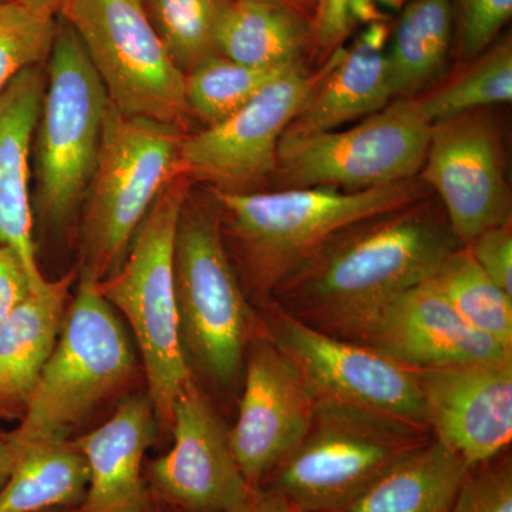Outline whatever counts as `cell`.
I'll list each match as a JSON object with an SVG mask.
<instances>
[{
    "instance_id": "obj_1",
    "label": "cell",
    "mask_w": 512,
    "mask_h": 512,
    "mask_svg": "<svg viewBox=\"0 0 512 512\" xmlns=\"http://www.w3.org/2000/svg\"><path fill=\"white\" fill-rule=\"evenodd\" d=\"M460 247L443 207L430 195L343 228L268 302L309 328L362 343L390 302L429 281Z\"/></svg>"
},
{
    "instance_id": "obj_2",
    "label": "cell",
    "mask_w": 512,
    "mask_h": 512,
    "mask_svg": "<svg viewBox=\"0 0 512 512\" xmlns=\"http://www.w3.org/2000/svg\"><path fill=\"white\" fill-rule=\"evenodd\" d=\"M210 192L239 281L256 308L343 228L433 195L420 175L363 191L249 192L212 187Z\"/></svg>"
},
{
    "instance_id": "obj_3",
    "label": "cell",
    "mask_w": 512,
    "mask_h": 512,
    "mask_svg": "<svg viewBox=\"0 0 512 512\" xmlns=\"http://www.w3.org/2000/svg\"><path fill=\"white\" fill-rule=\"evenodd\" d=\"M181 343L192 375L221 392L237 386L251 340L264 329L245 295L214 204L188 194L174 249Z\"/></svg>"
},
{
    "instance_id": "obj_4",
    "label": "cell",
    "mask_w": 512,
    "mask_h": 512,
    "mask_svg": "<svg viewBox=\"0 0 512 512\" xmlns=\"http://www.w3.org/2000/svg\"><path fill=\"white\" fill-rule=\"evenodd\" d=\"M137 365L116 309L104 298L99 281L80 271L55 349L12 430L16 446L70 440L74 427L130 384Z\"/></svg>"
},
{
    "instance_id": "obj_5",
    "label": "cell",
    "mask_w": 512,
    "mask_h": 512,
    "mask_svg": "<svg viewBox=\"0 0 512 512\" xmlns=\"http://www.w3.org/2000/svg\"><path fill=\"white\" fill-rule=\"evenodd\" d=\"M431 439L426 427L350 404L318 402L308 433L258 490L291 512L343 511Z\"/></svg>"
},
{
    "instance_id": "obj_6",
    "label": "cell",
    "mask_w": 512,
    "mask_h": 512,
    "mask_svg": "<svg viewBox=\"0 0 512 512\" xmlns=\"http://www.w3.org/2000/svg\"><path fill=\"white\" fill-rule=\"evenodd\" d=\"M188 194L190 178L178 174L144 218L119 271L99 282L137 340L147 396L165 433L178 396L194 377L181 343L174 282L175 235Z\"/></svg>"
},
{
    "instance_id": "obj_7",
    "label": "cell",
    "mask_w": 512,
    "mask_h": 512,
    "mask_svg": "<svg viewBox=\"0 0 512 512\" xmlns=\"http://www.w3.org/2000/svg\"><path fill=\"white\" fill-rule=\"evenodd\" d=\"M184 128L110 106L87 191L82 268L96 281L116 274L161 192L180 173Z\"/></svg>"
},
{
    "instance_id": "obj_8",
    "label": "cell",
    "mask_w": 512,
    "mask_h": 512,
    "mask_svg": "<svg viewBox=\"0 0 512 512\" xmlns=\"http://www.w3.org/2000/svg\"><path fill=\"white\" fill-rule=\"evenodd\" d=\"M33 137L40 220L62 228L92 184L110 99L72 26L59 16Z\"/></svg>"
},
{
    "instance_id": "obj_9",
    "label": "cell",
    "mask_w": 512,
    "mask_h": 512,
    "mask_svg": "<svg viewBox=\"0 0 512 512\" xmlns=\"http://www.w3.org/2000/svg\"><path fill=\"white\" fill-rule=\"evenodd\" d=\"M431 121L417 97L397 99L355 124L284 134L274 177L279 188L363 191L419 177Z\"/></svg>"
},
{
    "instance_id": "obj_10",
    "label": "cell",
    "mask_w": 512,
    "mask_h": 512,
    "mask_svg": "<svg viewBox=\"0 0 512 512\" xmlns=\"http://www.w3.org/2000/svg\"><path fill=\"white\" fill-rule=\"evenodd\" d=\"M74 29L121 114L184 128L185 74L146 10L133 0H67L59 15Z\"/></svg>"
},
{
    "instance_id": "obj_11",
    "label": "cell",
    "mask_w": 512,
    "mask_h": 512,
    "mask_svg": "<svg viewBox=\"0 0 512 512\" xmlns=\"http://www.w3.org/2000/svg\"><path fill=\"white\" fill-rule=\"evenodd\" d=\"M258 312L265 332L301 372L318 402L365 407L427 429L419 370L363 343L309 328L274 303L266 302Z\"/></svg>"
},
{
    "instance_id": "obj_12",
    "label": "cell",
    "mask_w": 512,
    "mask_h": 512,
    "mask_svg": "<svg viewBox=\"0 0 512 512\" xmlns=\"http://www.w3.org/2000/svg\"><path fill=\"white\" fill-rule=\"evenodd\" d=\"M490 110L431 124L420 171L463 247L481 232L512 222L505 136Z\"/></svg>"
},
{
    "instance_id": "obj_13",
    "label": "cell",
    "mask_w": 512,
    "mask_h": 512,
    "mask_svg": "<svg viewBox=\"0 0 512 512\" xmlns=\"http://www.w3.org/2000/svg\"><path fill=\"white\" fill-rule=\"evenodd\" d=\"M173 447L144 464L151 500L175 512H235L251 500L229 443V427L191 377L174 404Z\"/></svg>"
},
{
    "instance_id": "obj_14",
    "label": "cell",
    "mask_w": 512,
    "mask_h": 512,
    "mask_svg": "<svg viewBox=\"0 0 512 512\" xmlns=\"http://www.w3.org/2000/svg\"><path fill=\"white\" fill-rule=\"evenodd\" d=\"M325 72V60L315 70L295 67L228 119L185 136L180 173L227 191H245L274 177L279 141Z\"/></svg>"
},
{
    "instance_id": "obj_15",
    "label": "cell",
    "mask_w": 512,
    "mask_h": 512,
    "mask_svg": "<svg viewBox=\"0 0 512 512\" xmlns=\"http://www.w3.org/2000/svg\"><path fill=\"white\" fill-rule=\"evenodd\" d=\"M318 399L265 328L245 353L244 389L229 443L239 470L258 490L301 443L315 417Z\"/></svg>"
},
{
    "instance_id": "obj_16",
    "label": "cell",
    "mask_w": 512,
    "mask_h": 512,
    "mask_svg": "<svg viewBox=\"0 0 512 512\" xmlns=\"http://www.w3.org/2000/svg\"><path fill=\"white\" fill-rule=\"evenodd\" d=\"M431 437L468 468L508 450L512 440V357L419 370Z\"/></svg>"
},
{
    "instance_id": "obj_17",
    "label": "cell",
    "mask_w": 512,
    "mask_h": 512,
    "mask_svg": "<svg viewBox=\"0 0 512 512\" xmlns=\"http://www.w3.org/2000/svg\"><path fill=\"white\" fill-rule=\"evenodd\" d=\"M362 343L417 370L512 357V350L471 326L430 281L390 302Z\"/></svg>"
},
{
    "instance_id": "obj_18",
    "label": "cell",
    "mask_w": 512,
    "mask_h": 512,
    "mask_svg": "<svg viewBox=\"0 0 512 512\" xmlns=\"http://www.w3.org/2000/svg\"><path fill=\"white\" fill-rule=\"evenodd\" d=\"M157 417L146 394L121 400L106 423L72 440L80 451L89 483L80 512H144L153 500L144 464L157 433Z\"/></svg>"
},
{
    "instance_id": "obj_19",
    "label": "cell",
    "mask_w": 512,
    "mask_h": 512,
    "mask_svg": "<svg viewBox=\"0 0 512 512\" xmlns=\"http://www.w3.org/2000/svg\"><path fill=\"white\" fill-rule=\"evenodd\" d=\"M46 90L43 64L28 67L0 93V244L22 258L37 291L40 271L30 197L33 137Z\"/></svg>"
},
{
    "instance_id": "obj_20",
    "label": "cell",
    "mask_w": 512,
    "mask_h": 512,
    "mask_svg": "<svg viewBox=\"0 0 512 512\" xmlns=\"http://www.w3.org/2000/svg\"><path fill=\"white\" fill-rule=\"evenodd\" d=\"M390 26L369 23L350 43L326 57V72L285 134L338 130L366 119L392 103L386 49Z\"/></svg>"
},
{
    "instance_id": "obj_21",
    "label": "cell",
    "mask_w": 512,
    "mask_h": 512,
    "mask_svg": "<svg viewBox=\"0 0 512 512\" xmlns=\"http://www.w3.org/2000/svg\"><path fill=\"white\" fill-rule=\"evenodd\" d=\"M76 269L47 281L0 322V420H20L59 338Z\"/></svg>"
},
{
    "instance_id": "obj_22",
    "label": "cell",
    "mask_w": 512,
    "mask_h": 512,
    "mask_svg": "<svg viewBox=\"0 0 512 512\" xmlns=\"http://www.w3.org/2000/svg\"><path fill=\"white\" fill-rule=\"evenodd\" d=\"M214 43L218 55L258 69L306 63L315 53L312 20L274 0H222Z\"/></svg>"
},
{
    "instance_id": "obj_23",
    "label": "cell",
    "mask_w": 512,
    "mask_h": 512,
    "mask_svg": "<svg viewBox=\"0 0 512 512\" xmlns=\"http://www.w3.org/2000/svg\"><path fill=\"white\" fill-rule=\"evenodd\" d=\"M468 470L453 450L431 437L342 512H450Z\"/></svg>"
},
{
    "instance_id": "obj_24",
    "label": "cell",
    "mask_w": 512,
    "mask_h": 512,
    "mask_svg": "<svg viewBox=\"0 0 512 512\" xmlns=\"http://www.w3.org/2000/svg\"><path fill=\"white\" fill-rule=\"evenodd\" d=\"M454 40L453 0H410L387 43L393 100L414 99L426 92L446 70Z\"/></svg>"
},
{
    "instance_id": "obj_25",
    "label": "cell",
    "mask_w": 512,
    "mask_h": 512,
    "mask_svg": "<svg viewBox=\"0 0 512 512\" xmlns=\"http://www.w3.org/2000/svg\"><path fill=\"white\" fill-rule=\"evenodd\" d=\"M18 448L0 490V512H49L83 503L89 470L72 440Z\"/></svg>"
},
{
    "instance_id": "obj_26",
    "label": "cell",
    "mask_w": 512,
    "mask_h": 512,
    "mask_svg": "<svg viewBox=\"0 0 512 512\" xmlns=\"http://www.w3.org/2000/svg\"><path fill=\"white\" fill-rule=\"evenodd\" d=\"M429 281L471 326L512 350V296L484 274L466 247L451 252Z\"/></svg>"
},
{
    "instance_id": "obj_27",
    "label": "cell",
    "mask_w": 512,
    "mask_h": 512,
    "mask_svg": "<svg viewBox=\"0 0 512 512\" xmlns=\"http://www.w3.org/2000/svg\"><path fill=\"white\" fill-rule=\"evenodd\" d=\"M470 66L443 86L417 97L431 124L478 110H490L512 100V43L495 42Z\"/></svg>"
},
{
    "instance_id": "obj_28",
    "label": "cell",
    "mask_w": 512,
    "mask_h": 512,
    "mask_svg": "<svg viewBox=\"0 0 512 512\" xmlns=\"http://www.w3.org/2000/svg\"><path fill=\"white\" fill-rule=\"evenodd\" d=\"M302 64L258 69L214 53L185 74L188 113L204 121L207 127L221 123L242 109L269 83Z\"/></svg>"
},
{
    "instance_id": "obj_29",
    "label": "cell",
    "mask_w": 512,
    "mask_h": 512,
    "mask_svg": "<svg viewBox=\"0 0 512 512\" xmlns=\"http://www.w3.org/2000/svg\"><path fill=\"white\" fill-rule=\"evenodd\" d=\"M222 0H146L151 25L184 74L217 53L214 33Z\"/></svg>"
},
{
    "instance_id": "obj_30",
    "label": "cell",
    "mask_w": 512,
    "mask_h": 512,
    "mask_svg": "<svg viewBox=\"0 0 512 512\" xmlns=\"http://www.w3.org/2000/svg\"><path fill=\"white\" fill-rule=\"evenodd\" d=\"M57 16L42 15L19 0H0V93L28 67L46 62Z\"/></svg>"
},
{
    "instance_id": "obj_31",
    "label": "cell",
    "mask_w": 512,
    "mask_h": 512,
    "mask_svg": "<svg viewBox=\"0 0 512 512\" xmlns=\"http://www.w3.org/2000/svg\"><path fill=\"white\" fill-rule=\"evenodd\" d=\"M410 0H318L312 25L315 55L320 62L345 45L360 23L386 20L387 10H400Z\"/></svg>"
},
{
    "instance_id": "obj_32",
    "label": "cell",
    "mask_w": 512,
    "mask_h": 512,
    "mask_svg": "<svg viewBox=\"0 0 512 512\" xmlns=\"http://www.w3.org/2000/svg\"><path fill=\"white\" fill-rule=\"evenodd\" d=\"M456 49L468 63L484 53L512 15V0H453Z\"/></svg>"
},
{
    "instance_id": "obj_33",
    "label": "cell",
    "mask_w": 512,
    "mask_h": 512,
    "mask_svg": "<svg viewBox=\"0 0 512 512\" xmlns=\"http://www.w3.org/2000/svg\"><path fill=\"white\" fill-rule=\"evenodd\" d=\"M450 512H512L510 453L471 467Z\"/></svg>"
},
{
    "instance_id": "obj_34",
    "label": "cell",
    "mask_w": 512,
    "mask_h": 512,
    "mask_svg": "<svg viewBox=\"0 0 512 512\" xmlns=\"http://www.w3.org/2000/svg\"><path fill=\"white\" fill-rule=\"evenodd\" d=\"M466 248L484 274L512 296V222L481 232Z\"/></svg>"
},
{
    "instance_id": "obj_35",
    "label": "cell",
    "mask_w": 512,
    "mask_h": 512,
    "mask_svg": "<svg viewBox=\"0 0 512 512\" xmlns=\"http://www.w3.org/2000/svg\"><path fill=\"white\" fill-rule=\"evenodd\" d=\"M37 292L22 258L12 248L0 244V322Z\"/></svg>"
},
{
    "instance_id": "obj_36",
    "label": "cell",
    "mask_w": 512,
    "mask_h": 512,
    "mask_svg": "<svg viewBox=\"0 0 512 512\" xmlns=\"http://www.w3.org/2000/svg\"><path fill=\"white\" fill-rule=\"evenodd\" d=\"M19 448L13 439L12 431L0 427V490L8 480L10 471L15 466Z\"/></svg>"
},
{
    "instance_id": "obj_37",
    "label": "cell",
    "mask_w": 512,
    "mask_h": 512,
    "mask_svg": "<svg viewBox=\"0 0 512 512\" xmlns=\"http://www.w3.org/2000/svg\"><path fill=\"white\" fill-rule=\"evenodd\" d=\"M235 512H291L281 498L265 490H255L245 507Z\"/></svg>"
},
{
    "instance_id": "obj_38",
    "label": "cell",
    "mask_w": 512,
    "mask_h": 512,
    "mask_svg": "<svg viewBox=\"0 0 512 512\" xmlns=\"http://www.w3.org/2000/svg\"><path fill=\"white\" fill-rule=\"evenodd\" d=\"M19 2L28 6L29 9L35 10L37 13L56 18L67 0H19Z\"/></svg>"
},
{
    "instance_id": "obj_39",
    "label": "cell",
    "mask_w": 512,
    "mask_h": 512,
    "mask_svg": "<svg viewBox=\"0 0 512 512\" xmlns=\"http://www.w3.org/2000/svg\"><path fill=\"white\" fill-rule=\"evenodd\" d=\"M274 2L281 3L286 8L295 10V12L301 13L305 18L312 20L318 0H274Z\"/></svg>"
},
{
    "instance_id": "obj_40",
    "label": "cell",
    "mask_w": 512,
    "mask_h": 512,
    "mask_svg": "<svg viewBox=\"0 0 512 512\" xmlns=\"http://www.w3.org/2000/svg\"><path fill=\"white\" fill-rule=\"evenodd\" d=\"M144 512H175L173 510H170V508L164 507V505L156 503V501H153L151 503L150 507L147 508Z\"/></svg>"
},
{
    "instance_id": "obj_41",
    "label": "cell",
    "mask_w": 512,
    "mask_h": 512,
    "mask_svg": "<svg viewBox=\"0 0 512 512\" xmlns=\"http://www.w3.org/2000/svg\"><path fill=\"white\" fill-rule=\"evenodd\" d=\"M49 512H80V511L77 510V507H76V508H66V510H55V511H49Z\"/></svg>"
},
{
    "instance_id": "obj_42",
    "label": "cell",
    "mask_w": 512,
    "mask_h": 512,
    "mask_svg": "<svg viewBox=\"0 0 512 512\" xmlns=\"http://www.w3.org/2000/svg\"><path fill=\"white\" fill-rule=\"evenodd\" d=\"M133 2L138 3V5H141L144 8V2H146V0H133Z\"/></svg>"
},
{
    "instance_id": "obj_43",
    "label": "cell",
    "mask_w": 512,
    "mask_h": 512,
    "mask_svg": "<svg viewBox=\"0 0 512 512\" xmlns=\"http://www.w3.org/2000/svg\"><path fill=\"white\" fill-rule=\"evenodd\" d=\"M333 512H342V511H333Z\"/></svg>"
}]
</instances>
